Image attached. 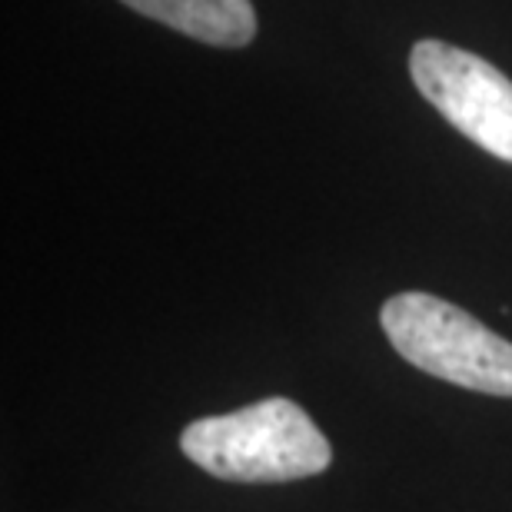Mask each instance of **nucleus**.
Wrapping results in <instances>:
<instances>
[{
	"mask_svg": "<svg viewBox=\"0 0 512 512\" xmlns=\"http://www.w3.org/2000/svg\"><path fill=\"white\" fill-rule=\"evenodd\" d=\"M380 323L396 353L416 370L489 396H512V343L433 293H399Z\"/></svg>",
	"mask_w": 512,
	"mask_h": 512,
	"instance_id": "obj_2",
	"label": "nucleus"
},
{
	"mask_svg": "<svg viewBox=\"0 0 512 512\" xmlns=\"http://www.w3.org/2000/svg\"><path fill=\"white\" fill-rule=\"evenodd\" d=\"M137 14L213 47H247L256 37L250 0H120Z\"/></svg>",
	"mask_w": 512,
	"mask_h": 512,
	"instance_id": "obj_4",
	"label": "nucleus"
},
{
	"mask_svg": "<svg viewBox=\"0 0 512 512\" xmlns=\"http://www.w3.org/2000/svg\"><path fill=\"white\" fill-rule=\"evenodd\" d=\"M183 456L230 483H290L323 473L333 449L293 399L270 396L227 416H203L183 429Z\"/></svg>",
	"mask_w": 512,
	"mask_h": 512,
	"instance_id": "obj_1",
	"label": "nucleus"
},
{
	"mask_svg": "<svg viewBox=\"0 0 512 512\" xmlns=\"http://www.w3.org/2000/svg\"><path fill=\"white\" fill-rule=\"evenodd\" d=\"M409 74L463 137L512 163V80L503 70L446 40H419L409 50Z\"/></svg>",
	"mask_w": 512,
	"mask_h": 512,
	"instance_id": "obj_3",
	"label": "nucleus"
}]
</instances>
